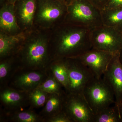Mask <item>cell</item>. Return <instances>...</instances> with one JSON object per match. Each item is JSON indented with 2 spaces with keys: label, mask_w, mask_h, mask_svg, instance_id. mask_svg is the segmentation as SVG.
<instances>
[{
  "label": "cell",
  "mask_w": 122,
  "mask_h": 122,
  "mask_svg": "<svg viewBox=\"0 0 122 122\" xmlns=\"http://www.w3.org/2000/svg\"><path fill=\"white\" fill-rule=\"evenodd\" d=\"M89 29L63 23L57 32L55 54L58 59L74 58L93 48Z\"/></svg>",
  "instance_id": "obj_1"
},
{
  "label": "cell",
  "mask_w": 122,
  "mask_h": 122,
  "mask_svg": "<svg viewBox=\"0 0 122 122\" xmlns=\"http://www.w3.org/2000/svg\"><path fill=\"white\" fill-rule=\"evenodd\" d=\"M64 23L93 30L103 25L101 10L88 0H72Z\"/></svg>",
  "instance_id": "obj_2"
},
{
  "label": "cell",
  "mask_w": 122,
  "mask_h": 122,
  "mask_svg": "<svg viewBox=\"0 0 122 122\" xmlns=\"http://www.w3.org/2000/svg\"><path fill=\"white\" fill-rule=\"evenodd\" d=\"M84 96L94 114L114 104L113 91L102 78H95L85 88Z\"/></svg>",
  "instance_id": "obj_3"
},
{
  "label": "cell",
  "mask_w": 122,
  "mask_h": 122,
  "mask_svg": "<svg viewBox=\"0 0 122 122\" xmlns=\"http://www.w3.org/2000/svg\"><path fill=\"white\" fill-rule=\"evenodd\" d=\"M23 62L32 69L45 67L48 61L47 39L41 35L33 36L27 40L22 49Z\"/></svg>",
  "instance_id": "obj_4"
},
{
  "label": "cell",
  "mask_w": 122,
  "mask_h": 122,
  "mask_svg": "<svg viewBox=\"0 0 122 122\" xmlns=\"http://www.w3.org/2000/svg\"><path fill=\"white\" fill-rule=\"evenodd\" d=\"M68 81L66 93L83 95L87 85L95 78L89 69L77 58H68Z\"/></svg>",
  "instance_id": "obj_5"
},
{
  "label": "cell",
  "mask_w": 122,
  "mask_h": 122,
  "mask_svg": "<svg viewBox=\"0 0 122 122\" xmlns=\"http://www.w3.org/2000/svg\"><path fill=\"white\" fill-rule=\"evenodd\" d=\"M92 47L115 55L122 48V32L109 26L103 25L91 31Z\"/></svg>",
  "instance_id": "obj_6"
},
{
  "label": "cell",
  "mask_w": 122,
  "mask_h": 122,
  "mask_svg": "<svg viewBox=\"0 0 122 122\" xmlns=\"http://www.w3.org/2000/svg\"><path fill=\"white\" fill-rule=\"evenodd\" d=\"M67 13V5L59 0H40L36 17L39 24L48 26L64 23Z\"/></svg>",
  "instance_id": "obj_7"
},
{
  "label": "cell",
  "mask_w": 122,
  "mask_h": 122,
  "mask_svg": "<svg viewBox=\"0 0 122 122\" xmlns=\"http://www.w3.org/2000/svg\"><path fill=\"white\" fill-rule=\"evenodd\" d=\"M62 110L73 122H92L94 113L83 95L66 94Z\"/></svg>",
  "instance_id": "obj_8"
},
{
  "label": "cell",
  "mask_w": 122,
  "mask_h": 122,
  "mask_svg": "<svg viewBox=\"0 0 122 122\" xmlns=\"http://www.w3.org/2000/svg\"><path fill=\"white\" fill-rule=\"evenodd\" d=\"M114 55L92 48L76 57L89 69L96 78L102 77Z\"/></svg>",
  "instance_id": "obj_9"
},
{
  "label": "cell",
  "mask_w": 122,
  "mask_h": 122,
  "mask_svg": "<svg viewBox=\"0 0 122 122\" xmlns=\"http://www.w3.org/2000/svg\"><path fill=\"white\" fill-rule=\"evenodd\" d=\"M102 78L113 91L118 108L122 101V65L119 53L114 55Z\"/></svg>",
  "instance_id": "obj_10"
},
{
  "label": "cell",
  "mask_w": 122,
  "mask_h": 122,
  "mask_svg": "<svg viewBox=\"0 0 122 122\" xmlns=\"http://www.w3.org/2000/svg\"><path fill=\"white\" fill-rule=\"evenodd\" d=\"M1 32L9 34L18 33L20 27L18 24L15 5L10 3L5 4L0 10Z\"/></svg>",
  "instance_id": "obj_11"
},
{
  "label": "cell",
  "mask_w": 122,
  "mask_h": 122,
  "mask_svg": "<svg viewBox=\"0 0 122 122\" xmlns=\"http://www.w3.org/2000/svg\"><path fill=\"white\" fill-rule=\"evenodd\" d=\"M16 4L15 12L19 23L24 28H30L36 14L37 0H20Z\"/></svg>",
  "instance_id": "obj_12"
},
{
  "label": "cell",
  "mask_w": 122,
  "mask_h": 122,
  "mask_svg": "<svg viewBox=\"0 0 122 122\" xmlns=\"http://www.w3.org/2000/svg\"><path fill=\"white\" fill-rule=\"evenodd\" d=\"M44 75L41 72L30 71L22 73L15 79V86L21 91L30 93L44 81Z\"/></svg>",
  "instance_id": "obj_13"
},
{
  "label": "cell",
  "mask_w": 122,
  "mask_h": 122,
  "mask_svg": "<svg viewBox=\"0 0 122 122\" xmlns=\"http://www.w3.org/2000/svg\"><path fill=\"white\" fill-rule=\"evenodd\" d=\"M25 39L21 33L11 34L1 32L0 34V56L4 57L10 54L15 47Z\"/></svg>",
  "instance_id": "obj_14"
},
{
  "label": "cell",
  "mask_w": 122,
  "mask_h": 122,
  "mask_svg": "<svg viewBox=\"0 0 122 122\" xmlns=\"http://www.w3.org/2000/svg\"><path fill=\"white\" fill-rule=\"evenodd\" d=\"M103 24L122 32V7L101 10Z\"/></svg>",
  "instance_id": "obj_15"
},
{
  "label": "cell",
  "mask_w": 122,
  "mask_h": 122,
  "mask_svg": "<svg viewBox=\"0 0 122 122\" xmlns=\"http://www.w3.org/2000/svg\"><path fill=\"white\" fill-rule=\"evenodd\" d=\"M53 75L66 90L68 81V58L57 59L51 67Z\"/></svg>",
  "instance_id": "obj_16"
},
{
  "label": "cell",
  "mask_w": 122,
  "mask_h": 122,
  "mask_svg": "<svg viewBox=\"0 0 122 122\" xmlns=\"http://www.w3.org/2000/svg\"><path fill=\"white\" fill-rule=\"evenodd\" d=\"M65 94H49L43 109V113L48 117L62 111Z\"/></svg>",
  "instance_id": "obj_17"
},
{
  "label": "cell",
  "mask_w": 122,
  "mask_h": 122,
  "mask_svg": "<svg viewBox=\"0 0 122 122\" xmlns=\"http://www.w3.org/2000/svg\"><path fill=\"white\" fill-rule=\"evenodd\" d=\"M0 100L2 103L9 107L21 106L25 100V96L20 91L12 89H6L0 94Z\"/></svg>",
  "instance_id": "obj_18"
},
{
  "label": "cell",
  "mask_w": 122,
  "mask_h": 122,
  "mask_svg": "<svg viewBox=\"0 0 122 122\" xmlns=\"http://www.w3.org/2000/svg\"><path fill=\"white\" fill-rule=\"evenodd\" d=\"M92 122H121L118 107L115 103L94 114Z\"/></svg>",
  "instance_id": "obj_19"
},
{
  "label": "cell",
  "mask_w": 122,
  "mask_h": 122,
  "mask_svg": "<svg viewBox=\"0 0 122 122\" xmlns=\"http://www.w3.org/2000/svg\"><path fill=\"white\" fill-rule=\"evenodd\" d=\"M62 87V86L53 75L44 80L37 88L49 94H65Z\"/></svg>",
  "instance_id": "obj_20"
},
{
  "label": "cell",
  "mask_w": 122,
  "mask_h": 122,
  "mask_svg": "<svg viewBox=\"0 0 122 122\" xmlns=\"http://www.w3.org/2000/svg\"><path fill=\"white\" fill-rule=\"evenodd\" d=\"M29 98L31 104L36 107H41L46 102L49 94L37 88L30 92Z\"/></svg>",
  "instance_id": "obj_21"
},
{
  "label": "cell",
  "mask_w": 122,
  "mask_h": 122,
  "mask_svg": "<svg viewBox=\"0 0 122 122\" xmlns=\"http://www.w3.org/2000/svg\"><path fill=\"white\" fill-rule=\"evenodd\" d=\"M12 118L20 122H37L42 120L39 116L32 111L18 112L13 115Z\"/></svg>",
  "instance_id": "obj_22"
},
{
  "label": "cell",
  "mask_w": 122,
  "mask_h": 122,
  "mask_svg": "<svg viewBox=\"0 0 122 122\" xmlns=\"http://www.w3.org/2000/svg\"><path fill=\"white\" fill-rule=\"evenodd\" d=\"M47 121L50 122H73L63 110L48 118Z\"/></svg>",
  "instance_id": "obj_23"
},
{
  "label": "cell",
  "mask_w": 122,
  "mask_h": 122,
  "mask_svg": "<svg viewBox=\"0 0 122 122\" xmlns=\"http://www.w3.org/2000/svg\"><path fill=\"white\" fill-rule=\"evenodd\" d=\"M11 64L9 61L2 62L0 64V79L2 81L6 77L11 69Z\"/></svg>",
  "instance_id": "obj_24"
},
{
  "label": "cell",
  "mask_w": 122,
  "mask_h": 122,
  "mask_svg": "<svg viewBox=\"0 0 122 122\" xmlns=\"http://www.w3.org/2000/svg\"><path fill=\"white\" fill-rule=\"evenodd\" d=\"M97 8L102 10L105 9L110 0H88Z\"/></svg>",
  "instance_id": "obj_25"
},
{
  "label": "cell",
  "mask_w": 122,
  "mask_h": 122,
  "mask_svg": "<svg viewBox=\"0 0 122 122\" xmlns=\"http://www.w3.org/2000/svg\"><path fill=\"white\" fill-rule=\"evenodd\" d=\"M121 7H122V0H110L105 9L115 8Z\"/></svg>",
  "instance_id": "obj_26"
},
{
  "label": "cell",
  "mask_w": 122,
  "mask_h": 122,
  "mask_svg": "<svg viewBox=\"0 0 122 122\" xmlns=\"http://www.w3.org/2000/svg\"><path fill=\"white\" fill-rule=\"evenodd\" d=\"M119 114H120L121 122H122V104H121L118 107Z\"/></svg>",
  "instance_id": "obj_27"
},
{
  "label": "cell",
  "mask_w": 122,
  "mask_h": 122,
  "mask_svg": "<svg viewBox=\"0 0 122 122\" xmlns=\"http://www.w3.org/2000/svg\"><path fill=\"white\" fill-rule=\"evenodd\" d=\"M59 0L67 5L69 4L72 0Z\"/></svg>",
  "instance_id": "obj_28"
},
{
  "label": "cell",
  "mask_w": 122,
  "mask_h": 122,
  "mask_svg": "<svg viewBox=\"0 0 122 122\" xmlns=\"http://www.w3.org/2000/svg\"><path fill=\"white\" fill-rule=\"evenodd\" d=\"M20 0H8V3L15 5V4Z\"/></svg>",
  "instance_id": "obj_29"
},
{
  "label": "cell",
  "mask_w": 122,
  "mask_h": 122,
  "mask_svg": "<svg viewBox=\"0 0 122 122\" xmlns=\"http://www.w3.org/2000/svg\"><path fill=\"white\" fill-rule=\"evenodd\" d=\"M119 60L122 65V48L120 50L119 53Z\"/></svg>",
  "instance_id": "obj_30"
},
{
  "label": "cell",
  "mask_w": 122,
  "mask_h": 122,
  "mask_svg": "<svg viewBox=\"0 0 122 122\" xmlns=\"http://www.w3.org/2000/svg\"><path fill=\"white\" fill-rule=\"evenodd\" d=\"M121 104H122V103H121Z\"/></svg>",
  "instance_id": "obj_31"
},
{
  "label": "cell",
  "mask_w": 122,
  "mask_h": 122,
  "mask_svg": "<svg viewBox=\"0 0 122 122\" xmlns=\"http://www.w3.org/2000/svg\"></svg>",
  "instance_id": "obj_32"
}]
</instances>
